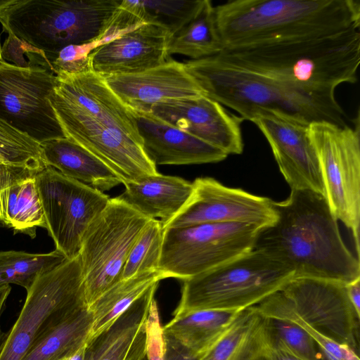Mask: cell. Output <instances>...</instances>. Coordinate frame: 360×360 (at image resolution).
I'll list each match as a JSON object with an SVG mask.
<instances>
[{"instance_id":"obj_7","label":"cell","mask_w":360,"mask_h":360,"mask_svg":"<svg viewBox=\"0 0 360 360\" xmlns=\"http://www.w3.org/2000/svg\"><path fill=\"white\" fill-rule=\"evenodd\" d=\"M294 275L288 266L252 249L181 280V299L173 315L199 309L240 311L282 290Z\"/></svg>"},{"instance_id":"obj_13","label":"cell","mask_w":360,"mask_h":360,"mask_svg":"<svg viewBox=\"0 0 360 360\" xmlns=\"http://www.w3.org/2000/svg\"><path fill=\"white\" fill-rule=\"evenodd\" d=\"M56 75L41 68L0 64V119L38 143L65 138L49 101Z\"/></svg>"},{"instance_id":"obj_22","label":"cell","mask_w":360,"mask_h":360,"mask_svg":"<svg viewBox=\"0 0 360 360\" xmlns=\"http://www.w3.org/2000/svg\"><path fill=\"white\" fill-rule=\"evenodd\" d=\"M117 198L149 219L162 224L174 217L189 198L192 183L178 176L158 174L136 182L124 183Z\"/></svg>"},{"instance_id":"obj_29","label":"cell","mask_w":360,"mask_h":360,"mask_svg":"<svg viewBox=\"0 0 360 360\" xmlns=\"http://www.w3.org/2000/svg\"><path fill=\"white\" fill-rule=\"evenodd\" d=\"M168 54H181L198 60L215 56L223 51L214 16V6L210 0L203 4L195 17L172 36Z\"/></svg>"},{"instance_id":"obj_8","label":"cell","mask_w":360,"mask_h":360,"mask_svg":"<svg viewBox=\"0 0 360 360\" xmlns=\"http://www.w3.org/2000/svg\"><path fill=\"white\" fill-rule=\"evenodd\" d=\"M26 291L15 322L0 331V360H22L46 328L86 304L79 255L39 276Z\"/></svg>"},{"instance_id":"obj_41","label":"cell","mask_w":360,"mask_h":360,"mask_svg":"<svg viewBox=\"0 0 360 360\" xmlns=\"http://www.w3.org/2000/svg\"><path fill=\"white\" fill-rule=\"evenodd\" d=\"M266 356L269 360H302L294 355L277 347H269Z\"/></svg>"},{"instance_id":"obj_39","label":"cell","mask_w":360,"mask_h":360,"mask_svg":"<svg viewBox=\"0 0 360 360\" xmlns=\"http://www.w3.org/2000/svg\"><path fill=\"white\" fill-rule=\"evenodd\" d=\"M28 172H32L21 168L0 166V223H1V198L4 189L15 179Z\"/></svg>"},{"instance_id":"obj_24","label":"cell","mask_w":360,"mask_h":360,"mask_svg":"<svg viewBox=\"0 0 360 360\" xmlns=\"http://www.w3.org/2000/svg\"><path fill=\"white\" fill-rule=\"evenodd\" d=\"M269 349L265 318L252 307L238 312L226 331L198 360H261Z\"/></svg>"},{"instance_id":"obj_23","label":"cell","mask_w":360,"mask_h":360,"mask_svg":"<svg viewBox=\"0 0 360 360\" xmlns=\"http://www.w3.org/2000/svg\"><path fill=\"white\" fill-rule=\"evenodd\" d=\"M43 159L64 176L101 192L122 184L120 177L86 148L65 137L40 143Z\"/></svg>"},{"instance_id":"obj_16","label":"cell","mask_w":360,"mask_h":360,"mask_svg":"<svg viewBox=\"0 0 360 360\" xmlns=\"http://www.w3.org/2000/svg\"><path fill=\"white\" fill-rule=\"evenodd\" d=\"M148 112L227 155H239L243 151V120L205 95L168 99L152 105Z\"/></svg>"},{"instance_id":"obj_3","label":"cell","mask_w":360,"mask_h":360,"mask_svg":"<svg viewBox=\"0 0 360 360\" xmlns=\"http://www.w3.org/2000/svg\"><path fill=\"white\" fill-rule=\"evenodd\" d=\"M218 55L312 99L337 106V86L357 82L360 32L352 30L322 37L223 50Z\"/></svg>"},{"instance_id":"obj_30","label":"cell","mask_w":360,"mask_h":360,"mask_svg":"<svg viewBox=\"0 0 360 360\" xmlns=\"http://www.w3.org/2000/svg\"><path fill=\"white\" fill-rule=\"evenodd\" d=\"M203 1L123 0L121 6L131 26L155 24L165 28L173 36L195 17Z\"/></svg>"},{"instance_id":"obj_11","label":"cell","mask_w":360,"mask_h":360,"mask_svg":"<svg viewBox=\"0 0 360 360\" xmlns=\"http://www.w3.org/2000/svg\"><path fill=\"white\" fill-rule=\"evenodd\" d=\"M262 227L248 223H206L164 229L159 270L186 279L254 248Z\"/></svg>"},{"instance_id":"obj_6","label":"cell","mask_w":360,"mask_h":360,"mask_svg":"<svg viewBox=\"0 0 360 360\" xmlns=\"http://www.w3.org/2000/svg\"><path fill=\"white\" fill-rule=\"evenodd\" d=\"M121 0H10L0 9L4 30L54 53L69 45L96 43Z\"/></svg>"},{"instance_id":"obj_38","label":"cell","mask_w":360,"mask_h":360,"mask_svg":"<svg viewBox=\"0 0 360 360\" xmlns=\"http://www.w3.org/2000/svg\"><path fill=\"white\" fill-rule=\"evenodd\" d=\"M164 335L165 360H198V356L174 338Z\"/></svg>"},{"instance_id":"obj_19","label":"cell","mask_w":360,"mask_h":360,"mask_svg":"<svg viewBox=\"0 0 360 360\" xmlns=\"http://www.w3.org/2000/svg\"><path fill=\"white\" fill-rule=\"evenodd\" d=\"M104 78L127 105L138 111L148 112L152 105L168 99L205 95L188 73L184 63L171 58L160 65L141 72Z\"/></svg>"},{"instance_id":"obj_21","label":"cell","mask_w":360,"mask_h":360,"mask_svg":"<svg viewBox=\"0 0 360 360\" xmlns=\"http://www.w3.org/2000/svg\"><path fill=\"white\" fill-rule=\"evenodd\" d=\"M158 285L151 287L108 328L86 342L84 360H144L146 321Z\"/></svg>"},{"instance_id":"obj_43","label":"cell","mask_w":360,"mask_h":360,"mask_svg":"<svg viewBox=\"0 0 360 360\" xmlns=\"http://www.w3.org/2000/svg\"><path fill=\"white\" fill-rule=\"evenodd\" d=\"M86 345L82 347L74 355L68 360H84Z\"/></svg>"},{"instance_id":"obj_14","label":"cell","mask_w":360,"mask_h":360,"mask_svg":"<svg viewBox=\"0 0 360 360\" xmlns=\"http://www.w3.org/2000/svg\"><path fill=\"white\" fill-rule=\"evenodd\" d=\"M281 291L295 314L311 328L358 352L360 316L349 300L346 284L294 278Z\"/></svg>"},{"instance_id":"obj_31","label":"cell","mask_w":360,"mask_h":360,"mask_svg":"<svg viewBox=\"0 0 360 360\" xmlns=\"http://www.w3.org/2000/svg\"><path fill=\"white\" fill-rule=\"evenodd\" d=\"M66 259L57 250L40 254L0 251V288L15 284L27 290L39 276L54 269Z\"/></svg>"},{"instance_id":"obj_12","label":"cell","mask_w":360,"mask_h":360,"mask_svg":"<svg viewBox=\"0 0 360 360\" xmlns=\"http://www.w3.org/2000/svg\"><path fill=\"white\" fill-rule=\"evenodd\" d=\"M35 179L46 229L56 250L67 259L77 257L86 231L110 198L49 166L37 172Z\"/></svg>"},{"instance_id":"obj_42","label":"cell","mask_w":360,"mask_h":360,"mask_svg":"<svg viewBox=\"0 0 360 360\" xmlns=\"http://www.w3.org/2000/svg\"><path fill=\"white\" fill-rule=\"evenodd\" d=\"M11 290V285H5L0 288V317Z\"/></svg>"},{"instance_id":"obj_40","label":"cell","mask_w":360,"mask_h":360,"mask_svg":"<svg viewBox=\"0 0 360 360\" xmlns=\"http://www.w3.org/2000/svg\"><path fill=\"white\" fill-rule=\"evenodd\" d=\"M349 300L356 314L360 316V278L346 284Z\"/></svg>"},{"instance_id":"obj_17","label":"cell","mask_w":360,"mask_h":360,"mask_svg":"<svg viewBox=\"0 0 360 360\" xmlns=\"http://www.w3.org/2000/svg\"><path fill=\"white\" fill-rule=\"evenodd\" d=\"M266 139L280 172L291 189H308L325 195L316 150L308 125L266 113L252 121Z\"/></svg>"},{"instance_id":"obj_9","label":"cell","mask_w":360,"mask_h":360,"mask_svg":"<svg viewBox=\"0 0 360 360\" xmlns=\"http://www.w3.org/2000/svg\"><path fill=\"white\" fill-rule=\"evenodd\" d=\"M319 121L307 127L323 180L325 196L336 219L353 236L359 258L360 127Z\"/></svg>"},{"instance_id":"obj_37","label":"cell","mask_w":360,"mask_h":360,"mask_svg":"<svg viewBox=\"0 0 360 360\" xmlns=\"http://www.w3.org/2000/svg\"><path fill=\"white\" fill-rule=\"evenodd\" d=\"M146 347L144 360L164 359V335L157 302L150 304L146 321Z\"/></svg>"},{"instance_id":"obj_36","label":"cell","mask_w":360,"mask_h":360,"mask_svg":"<svg viewBox=\"0 0 360 360\" xmlns=\"http://www.w3.org/2000/svg\"><path fill=\"white\" fill-rule=\"evenodd\" d=\"M98 46L96 43L69 45L57 53H46L47 58L56 75L84 72L91 70L89 54Z\"/></svg>"},{"instance_id":"obj_27","label":"cell","mask_w":360,"mask_h":360,"mask_svg":"<svg viewBox=\"0 0 360 360\" xmlns=\"http://www.w3.org/2000/svg\"><path fill=\"white\" fill-rule=\"evenodd\" d=\"M167 278L160 270L121 279L104 292L89 309L92 323L87 342L108 328L151 287Z\"/></svg>"},{"instance_id":"obj_4","label":"cell","mask_w":360,"mask_h":360,"mask_svg":"<svg viewBox=\"0 0 360 360\" xmlns=\"http://www.w3.org/2000/svg\"><path fill=\"white\" fill-rule=\"evenodd\" d=\"M223 50L359 30L357 0H234L214 6Z\"/></svg>"},{"instance_id":"obj_10","label":"cell","mask_w":360,"mask_h":360,"mask_svg":"<svg viewBox=\"0 0 360 360\" xmlns=\"http://www.w3.org/2000/svg\"><path fill=\"white\" fill-rule=\"evenodd\" d=\"M148 220L115 197L90 225L79 253L88 307L122 279L129 253Z\"/></svg>"},{"instance_id":"obj_2","label":"cell","mask_w":360,"mask_h":360,"mask_svg":"<svg viewBox=\"0 0 360 360\" xmlns=\"http://www.w3.org/2000/svg\"><path fill=\"white\" fill-rule=\"evenodd\" d=\"M272 205L276 221L259 230L253 249L290 267L294 278L345 284L360 278L359 259L345 245L325 195L291 189L287 199Z\"/></svg>"},{"instance_id":"obj_44","label":"cell","mask_w":360,"mask_h":360,"mask_svg":"<svg viewBox=\"0 0 360 360\" xmlns=\"http://www.w3.org/2000/svg\"><path fill=\"white\" fill-rule=\"evenodd\" d=\"M4 62L3 59H2V56H1V43H0V64Z\"/></svg>"},{"instance_id":"obj_5","label":"cell","mask_w":360,"mask_h":360,"mask_svg":"<svg viewBox=\"0 0 360 360\" xmlns=\"http://www.w3.org/2000/svg\"><path fill=\"white\" fill-rule=\"evenodd\" d=\"M204 94L252 121L272 113L307 125L326 121L346 124L342 108L312 99L274 78L244 68L217 54L184 63Z\"/></svg>"},{"instance_id":"obj_35","label":"cell","mask_w":360,"mask_h":360,"mask_svg":"<svg viewBox=\"0 0 360 360\" xmlns=\"http://www.w3.org/2000/svg\"><path fill=\"white\" fill-rule=\"evenodd\" d=\"M164 229L158 219H149L134 243L126 261L122 279L159 270Z\"/></svg>"},{"instance_id":"obj_34","label":"cell","mask_w":360,"mask_h":360,"mask_svg":"<svg viewBox=\"0 0 360 360\" xmlns=\"http://www.w3.org/2000/svg\"><path fill=\"white\" fill-rule=\"evenodd\" d=\"M264 318L269 347L281 349L302 360H326L314 339L300 326L286 320Z\"/></svg>"},{"instance_id":"obj_15","label":"cell","mask_w":360,"mask_h":360,"mask_svg":"<svg viewBox=\"0 0 360 360\" xmlns=\"http://www.w3.org/2000/svg\"><path fill=\"white\" fill-rule=\"evenodd\" d=\"M184 206L163 229L206 223H248L265 227L276 219L273 200L240 188H230L210 177L197 178Z\"/></svg>"},{"instance_id":"obj_45","label":"cell","mask_w":360,"mask_h":360,"mask_svg":"<svg viewBox=\"0 0 360 360\" xmlns=\"http://www.w3.org/2000/svg\"><path fill=\"white\" fill-rule=\"evenodd\" d=\"M261 360H269V359H268V358H267V356H266H266H265V357H264L263 359H262Z\"/></svg>"},{"instance_id":"obj_1","label":"cell","mask_w":360,"mask_h":360,"mask_svg":"<svg viewBox=\"0 0 360 360\" xmlns=\"http://www.w3.org/2000/svg\"><path fill=\"white\" fill-rule=\"evenodd\" d=\"M65 137L112 169L122 184L159 174L146 154L134 111L92 70L61 74L49 96Z\"/></svg>"},{"instance_id":"obj_25","label":"cell","mask_w":360,"mask_h":360,"mask_svg":"<svg viewBox=\"0 0 360 360\" xmlns=\"http://www.w3.org/2000/svg\"><path fill=\"white\" fill-rule=\"evenodd\" d=\"M91 323L89 307H77L46 328L22 360H68L86 344Z\"/></svg>"},{"instance_id":"obj_26","label":"cell","mask_w":360,"mask_h":360,"mask_svg":"<svg viewBox=\"0 0 360 360\" xmlns=\"http://www.w3.org/2000/svg\"><path fill=\"white\" fill-rule=\"evenodd\" d=\"M238 312L199 309L174 315L162 326L163 334L174 338L199 357L226 331Z\"/></svg>"},{"instance_id":"obj_18","label":"cell","mask_w":360,"mask_h":360,"mask_svg":"<svg viewBox=\"0 0 360 360\" xmlns=\"http://www.w3.org/2000/svg\"><path fill=\"white\" fill-rule=\"evenodd\" d=\"M171 34L165 28L143 23L94 48L91 69L103 77L141 72L160 65L169 57Z\"/></svg>"},{"instance_id":"obj_32","label":"cell","mask_w":360,"mask_h":360,"mask_svg":"<svg viewBox=\"0 0 360 360\" xmlns=\"http://www.w3.org/2000/svg\"><path fill=\"white\" fill-rule=\"evenodd\" d=\"M253 307L264 317L292 321L300 326L314 339L326 360H360L354 349L326 338L302 320L281 290L269 295Z\"/></svg>"},{"instance_id":"obj_20","label":"cell","mask_w":360,"mask_h":360,"mask_svg":"<svg viewBox=\"0 0 360 360\" xmlns=\"http://www.w3.org/2000/svg\"><path fill=\"white\" fill-rule=\"evenodd\" d=\"M132 110L143 148L155 166L218 162L228 156L217 148L159 120L150 112Z\"/></svg>"},{"instance_id":"obj_33","label":"cell","mask_w":360,"mask_h":360,"mask_svg":"<svg viewBox=\"0 0 360 360\" xmlns=\"http://www.w3.org/2000/svg\"><path fill=\"white\" fill-rule=\"evenodd\" d=\"M0 166L37 173L46 165L40 143L0 119Z\"/></svg>"},{"instance_id":"obj_28","label":"cell","mask_w":360,"mask_h":360,"mask_svg":"<svg viewBox=\"0 0 360 360\" xmlns=\"http://www.w3.org/2000/svg\"><path fill=\"white\" fill-rule=\"evenodd\" d=\"M28 172L15 179L1 198V224L15 232L36 236L37 227H46L35 175Z\"/></svg>"}]
</instances>
